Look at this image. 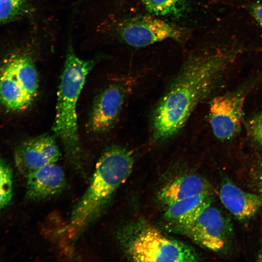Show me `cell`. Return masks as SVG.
<instances>
[{
	"instance_id": "obj_1",
	"label": "cell",
	"mask_w": 262,
	"mask_h": 262,
	"mask_svg": "<svg viewBox=\"0 0 262 262\" xmlns=\"http://www.w3.org/2000/svg\"><path fill=\"white\" fill-rule=\"evenodd\" d=\"M236 52H201L186 62L153 113V135L156 141L170 138L183 127L198 103L215 87Z\"/></svg>"
},
{
	"instance_id": "obj_2",
	"label": "cell",
	"mask_w": 262,
	"mask_h": 262,
	"mask_svg": "<svg viewBox=\"0 0 262 262\" xmlns=\"http://www.w3.org/2000/svg\"><path fill=\"white\" fill-rule=\"evenodd\" d=\"M133 164L132 153L125 147L114 145L104 151L86 191L72 210L68 225L70 239H77L106 210Z\"/></svg>"
},
{
	"instance_id": "obj_3",
	"label": "cell",
	"mask_w": 262,
	"mask_h": 262,
	"mask_svg": "<svg viewBox=\"0 0 262 262\" xmlns=\"http://www.w3.org/2000/svg\"><path fill=\"white\" fill-rule=\"evenodd\" d=\"M96 64L95 59L78 57L71 46L66 55L58 87L52 131L61 140L66 154L80 174L84 175L78 132L77 104L87 75Z\"/></svg>"
},
{
	"instance_id": "obj_4",
	"label": "cell",
	"mask_w": 262,
	"mask_h": 262,
	"mask_svg": "<svg viewBox=\"0 0 262 262\" xmlns=\"http://www.w3.org/2000/svg\"><path fill=\"white\" fill-rule=\"evenodd\" d=\"M38 75L32 57L25 52L7 56L0 65V103L13 112L33 103L38 89Z\"/></svg>"
},
{
	"instance_id": "obj_5",
	"label": "cell",
	"mask_w": 262,
	"mask_h": 262,
	"mask_svg": "<svg viewBox=\"0 0 262 262\" xmlns=\"http://www.w3.org/2000/svg\"><path fill=\"white\" fill-rule=\"evenodd\" d=\"M126 251L135 262H191L199 259L191 247L151 227L143 229L131 240Z\"/></svg>"
},
{
	"instance_id": "obj_6",
	"label": "cell",
	"mask_w": 262,
	"mask_h": 262,
	"mask_svg": "<svg viewBox=\"0 0 262 262\" xmlns=\"http://www.w3.org/2000/svg\"><path fill=\"white\" fill-rule=\"evenodd\" d=\"M116 29L121 40L135 48L145 47L166 39L178 40L184 34L180 28L147 16L125 20Z\"/></svg>"
},
{
	"instance_id": "obj_7",
	"label": "cell",
	"mask_w": 262,
	"mask_h": 262,
	"mask_svg": "<svg viewBox=\"0 0 262 262\" xmlns=\"http://www.w3.org/2000/svg\"><path fill=\"white\" fill-rule=\"evenodd\" d=\"M249 88L244 87L217 96L212 101L209 111L210 123L213 133L218 139L229 140L239 133Z\"/></svg>"
},
{
	"instance_id": "obj_8",
	"label": "cell",
	"mask_w": 262,
	"mask_h": 262,
	"mask_svg": "<svg viewBox=\"0 0 262 262\" xmlns=\"http://www.w3.org/2000/svg\"><path fill=\"white\" fill-rule=\"evenodd\" d=\"M181 230L196 243L215 252L227 246L231 234L229 223L222 213L211 205Z\"/></svg>"
},
{
	"instance_id": "obj_9",
	"label": "cell",
	"mask_w": 262,
	"mask_h": 262,
	"mask_svg": "<svg viewBox=\"0 0 262 262\" xmlns=\"http://www.w3.org/2000/svg\"><path fill=\"white\" fill-rule=\"evenodd\" d=\"M60 157L61 152L54 138L46 134L22 142L14 155L17 169L26 177L41 167L56 163Z\"/></svg>"
},
{
	"instance_id": "obj_10",
	"label": "cell",
	"mask_w": 262,
	"mask_h": 262,
	"mask_svg": "<svg viewBox=\"0 0 262 262\" xmlns=\"http://www.w3.org/2000/svg\"><path fill=\"white\" fill-rule=\"evenodd\" d=\"M126 89L121 82L109 84L97 96L88 121V130L95 134L110 131L122 108Z\"/></svg>"
},
{
	"instance_id": "obj_11",
	"label": "cell",
	"mask_w": 262,
	"mask_h": 262,
	"mask_svg": "<svg viewBox=\"0 0 262 262\" xmlns=\"http://www.w3.org/2000/svg\"><path fill=\"white\" fill-rule=\"evenodd\" d=\"M26 178V196L30 200H41L56 196L67 185L65 174L56 163L41 167Z\"/></svg>"
},
{
	"instance_id": "obj_12",
	"label": "cell",
	"mask_w": 262,
	"mask_h": 262,
	"mask_svg": "<svg viewBox=\"0 0 262 262\" xmlns=\"http://www.w3.org/2000/svg\"><path fill=\"white\" fill-rule=\"evenodd\" d=\"M220 198L224 207L241 221L253 217L262 207V196L246 192L229 180L221 185Z\"/></svg>"
},
{
	"instance_id": "obj_13",
	"label": "cell",
	"mask_w": 262,
	"mask_h": 262,
	"mask_svg": "<svg viewBox=\"0 0 262 262\" xmlns=\"http://www.w3.org/2000/svg\"><path fill=\"white\" fill-rule=\"evenodd\" d=\"M210 185L203 177L196 174L180 177L164 186L158 195L165 207L187 197L199 195H213Z\"/></svg>"
},
{
	"instance_id": "obj_14",
	"label": "cell",
	"mask_w": 262,
	"mask_h": 262,
	"mask_svg": "<svg viewBox=\"0 0 262 262\" xmlns=\"http://www.w3.org/2000/svg\"><path fill=\"white\" fill-rule=\"evenodd\" d=\"M212 201V195H199L182 199L166 206L164 216L182 229L211 205Z\"/></svg>"
},
{
	"instance_id": "obj_15",
	"label": "cell",
	"mask_w": 262,
	"mask_h": 262,
	"mask_svg": "<svg viewBox=\"0 0 262 262\" xmlns=\"http://www.w3.org/2000/svg\"><path fill=\"white\" fill-rule=\"evenodd\" d=\"M147 10L158 16L180 15L188 0H141Z\"/></svg>"
},
{
	"instance_id": "obj_16",
	"label": "cell",
	"mask_w": 262,
	"mask_h": 262,
	"mask_svg": "<svg viewBox=\"0 0 262 262\" xmlns=\"http://www.w3.org/2000/svg\"><path fill=\"white\" fill-rule=\"evenodd\" d=\"M30 0H0V23L10 21L25 14Z\"/></svg>"
},
{
	"instance_id": "obj_17",
	"label": "cell",
	"mask_w": 262,
	"mask_h": 262,
	"mask_svg": "<svg viewBox=\"0 0 262 262\" xmlns=\"http://www.w3.org/2000/svg\"><path fill=\"white\" fill-rule=\"evenodd\" d=\"M13 196V175L8 165L0 158V211L10 202Z\"/></svg>"
},
{
	"instance_id": "obj_18",
	"label": "cell",
	"mask_w": 262,
	"mask_h": 262,
	"mask_svg": "<svg viewBox=\"0 0 262 262\" xmlns=\"http://www.w3.org/2000/svg\"><path fill=\"white\" fill-rule=\"evenodd\" d=\"M246 128L251 140L262 147V112L250 118L246 123Z\"/></svg>"
},
{
	"instance_id": "obj_19",
	"label": "cell",
	"mask_w": 262,
	"mask_h": 262,
	"mask_svg": "<svg viewBox=\"0 0 262 262\" xmlns=\"http://www.w3.org/2000/svg\"><path fill=\"white\" fill-rule=\"evenodd\" d=\"M251 180L258 194L262 197V162L258 163L252 169Z\"/></svg>"
},
{
	"instance_id": "obj_20",
	"label": "cell",
	"mask_w": 262,
	"mask_h": 262,
	"mask_svg": "<svg viewBox=\"0 0 262 262\" xmlns=\"http://www.w3.org/2000/svg\"><path fill=\"white\" fill-rule=\"evenodd\" d=\"M250 14L262 29V2L252 4L250 7Z\"/></svg>"
},
{
	"instance_id": "obj_21",
	"label": "cell",
	"mask_w": 262,
	"mask_h": 262,
	"mask_svg": "<svg viewBox=\"0 0 262 262\" xmlns=\"http://www.w3.org/2000/svg\"><path fill=\"white\" fill-rule=\"evenodd\" d=\"M256 261L258 262H262V236L261 240L260 247L256 255Z\"/></svg>"
}]
</instances>
